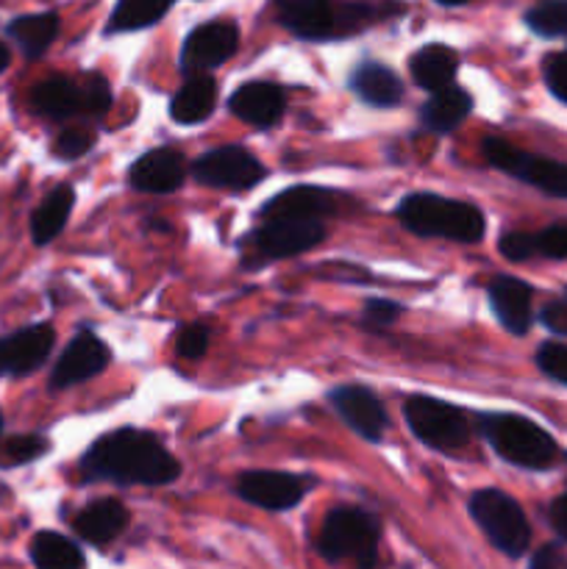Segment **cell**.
Masks as SVG:
<instances>
[{
    "mask_svg": "<svg viewBox=\"0 0 567 569\" xmlns=\"http://www.w3.org/2000/svg\"><path fill=\"white\" fill-rule=\"evenodd\" d=\"M231 111L242 122L256 128H270L284 114V92L276 83L248 81L231 94Z\"/></svg>",
    "mask_w": 567,
    "mask_h": 569,
    "instance_id": "cell-19",
    "label": "cell"
},
{
    "mask_svg": "<svg viewBox=\"0 0 567 569\" xmlns=\"http://www.w3.org/2000/svg\"><path fill=\"white\" fill-rule=\"evenodd\" d=\"M481 431L500 459L526 470H548L559 453L550 433L520 415H487Z\"/></svg>",
    "mask_w": 567,
    "mask_h": 569,
    "instance_id": "cell-3",
    "label": "cell"
},
{
    "mask_svg": "<svg viewBox=\"0 0 567 569\" xmlns=\"http://www.w3.org/2000/svg\"><path fill=\"white\" fill-rule=\"evenodd\" d=\"M528 569H567V561L561 559L554 548H543L537 556H534L531 567Z\"/></svg>",
    "mask_w": 567,
    "mask_h": 569,
    "instance_id": "cell-42",
    "label": "cell"
},
{
    "mask_svg": "<svg viewBox=\"0 0 567 569\" xmlns=\"http://www.w3.org/2000/svg\"><path fill=\"white\" fill-rule=\"evenodd\" d=\"M481 153L498 170L509 172V176L520 178V181L531 183V187L543 189V192L554 194V198H567V164H561V161L523 153L515 144L498 137L484 139Z\"/></svg>",
    "mask_w": 567,
    "mask_h": 569,
    "instance_id": "cell-7",
    "label": "cell"
},
{
    "mask_svg": "<svg viewBox=\"0 0 567 569\" xmlns=\"http://www.w3.org/2000/svg\"><path fill=\"white\" fill-rule=\"evenodd\" d=\"M6 67H9V48H6V44L0 42V72H3Z\"/></svg>",
    "mask_w": 567,
    "mask_h": 569,
    "instance_id": "cell-43",
    "label": "cell"
},
{
    "mask_svg": "<svg viewBox=\"0 0 567 569\" xmlns=\"http://www.w3.org/2000/svg\"><path fill=\"white\" fill-rule=\"evenodd\" d=\"M48 450V442L42 437H11L6 439L3 450V465L6 467H17V465H26V461H33L37 456H42Z\"/></svg>",
    "mask_w": 567,
    "mask_h": 569,
    "instance_id": "cell-32",
    "label": "cell"
},
{
    "mask_svg": "<svg viewBox=\"0 0 567 569\" xmlns=\"http://www.w3.org/2000/svg\"><path fill=\"white\" fill-rule=\"evenodd\" d=\"M31 561L37 569H83V553L78 545L53 531L33 537Z\"/></svg>",
    "mask_w": 567,
    "mask_h": 569,
    "instance_id": "cell-28",
    "label": "cell"
},
{
    "mask_svg": "<svg viewBox=\"0 0 567 569\" xmlns=\"http://www.w3.org/2000/svg\"><path fill=\"white\" fill-rule=\"evenodd\" d=\"M172 0H120L109 22V31H137L148 28L165 17Z\"/></svg>",
    "mask_w": 567,
    "mask_h": 569,
    "instance_id": "cell-29",
    "label": "cell"
},
{
    "mask_svg": "<svg viewBox=\"0 0 567 569\" xmlns=\"http://www.w3.org/2000/svg\"><path fill=\"white\" fill-rule=\"evenodd\" d=\"M398 220L417 237H442L467 244L478 242L487 231V220L476 206L431 192L406 194L398 206Z\"/></svg>",
    "mask_w": 567,
    "mask_h": 569,
    "instance_id": "cell-2",
    "label": "cell"
},
{
    "mask_svg": "<svg viewBox=\"0 0 567 569\" xmlns=\"http://www.w3.org/2000/svg\"><path fill=\"white\" fill-rule=\"evenodd\" d=\"M195 181L215 189H250L265 181L267 170L253 153H248L239 144L206 150L192 164Z\"/></svg>",
    "mask_w": 567,
    "mask_h": 569,
    "instance_id": "cell-8",
    "label": "cell"
},
{
    "mask_svg": "<svg viewBox=\"0 0 567 569\" xmlns=\"http://www.w3.org/2000/svg\"><path fill=\"white\" fill-rule=\"evenodd\" d=\"M543 322L556 333H567V303H554L543 311Z\"/></svg>",
    "mask_w": 567,
    "mask_h": 569,
    "instance_id": "cell-40",
    "label": "cell"
},
{
    "mask_svg": "<svg viewBox=\"0 0 567 569\" xmlns=\"http://www.w3.org/2000/svg\"><path fill=\"white\" fill-rule=\"evenodd\" d=\"M28 103L37 114L64 120V117L81 114V87L64 76H50L31 89Z\"/></svg>",
    "mask_w": 567,
    "mask_h": 569,
    "instance_id": "cell-20",
    "label": "cell"
},
{
    "mask_svg": "<svg viewBox=\"0 0 567 569\" xmlns=\"http://www.w3.org/2000/svg\"><path fill=\"white\" fill-rule=\"evenodd\" d=\"M537 253L548 259H567V226H550L545 231L534 233Z\"/></svg>",
    "mask_w": 567,
    "mask_h": 569,
    "instance_id": "cell-35",
    "label": "cell"
},
{
    "mask_svg": "<svg viewBox=\"0 0 567 569\" xmlns=\"http://www.w3.org/2000/svg\"><path fill=\"white\" fill-rule=\"evenodd\" d=\"M56 33H59V17L50 14V11L17 17L9 22V37L20 44L28 59H39L53 44Z\"/></svg>",
    "mask_w": 567,
    "mask_h": 569,
    "instance_id": "cell-27",
    "label": "cell"
},
{
    "mask_svg": "<svg viewBox=\"0 0 567 569\" xmlns=\"http://www.w3.org/2000/svg\"><path fill=\"white\" fill-rule=\"evenodd\" d=\"M72 203H76V192H72V187H67V183L56 187L53 192L37 206V211H33L31 217L33 242L37 244L53 242V239L61 233V228L67 226V217H70Z\"/></svg>",
    "mask_w": 567,
    "mask_h": 569,
    "instance_id": "cell-25",
    "label": "cell"
},
{
    "mask_svg": "<svg viewBox=\"0 0 567 569\" xmlns=\"http://www.w3.org/2000/svg\"><path fill=\"white\" fill-rule=\"evenodd\" d=\"M398 317H400L398 303H392V300H370V303L365 306V317H361V322H365L367 328H387L392 326Z\"/></svg>",
    "mask_w": 567,
    "mask_h": 569,
    "instance_id": "cell-38",
    "label": "cell"
},
{
    "mask_svg": "<svg viewBox=\"0 0 567 569\" xmlns=\"http://www.w3.org/2000/svg\"><path fill=\"white\" fill-rule=\"evenodd\" d=\"M239 44V31L233 22H203L187 37L181 50L183 72H203L220 67L233 56Z\"/></svg>",
    "mask_w": 567,
    "mask_h": 569,
    "instance_id": "cell-10",
    "label": "cell"
},
{
    "mask_svg": "<svg viewBox=\"0 0 567 569\" xmlns=\"http://www.w3.org/2000/svg\"><path fill=\"white\" fill-rule=\"evenodd\" d=\"M531 287L520 278L498 276L489 283V303H493L495 317L509 333H526L531 326Z\"/></svg>",
    "mask_w": 567,
    "mask_h": 569,
    "instance_id": "cell-18",
    "label": "cell"
},
{
    "mask_svg": "<svg viewBox=\"0 0 567 569\" xmlns=\"http://www.w3.org/2000/svg\"><path fill=\"white\" fill-rule=\"evenodd\" d=\"M331 406L342 417L345 426L354 428L359 437L370 439V442H381L384 431L389 428V417L376 392H370L367 387L348 383V387L334 389Z\"/></svg>",
    "mask_w": 567,
    "mask_h": 569,
    "instance_id": "cell-12",
    "label": "cell"
},
{
    "mask_svg": "<svg viewBox=\"0 0 567 569\" xmlns=\"http://www.w3.org/2000/svg\"><path fill=\"white\" fill-rule=\"evenodd\" d=\"M459 70V56L445 44H426L411 56V76L428 92H439V89L450 87Z\"/></svg>",
    "mask_w": 567,
    "mask_h": 569,
    "instance_id": "cell-23",
    "label": "cell"
},
{
    "mask_svg": "<svg viewBox=\"0 0 567 569\" xmlns=\"http://www.w3.org/2000/svg\"><path fill=\"white\" fill-rule=\"evenodd\" d=\"M317 550L328 561L350 559L359 569H372L378 561V522L361 509H334L322 522Z\"/></svg>",
    "mask_w": 567,
    "mask_h": 569,
    "instance_id": "cell-4",
    "label": "cell"
},
{
    "mask_svg": "<svg viewBox=\"0 0 567 569\" xmlns=\"http://www.w3.org/2000/svg\"><path fill=\"white\" fill-rule=\"evenodd\" d=\"M406 422L420 442L437 450H456L470 437L465 411L426 395H417L406 403Z\"/></svg>",
    "mask_w": 567,
    "mask_h": 569,
    "instance_id": "cell-6",
    "label": "cell"
},
{
    "mask_svg": "<svg viewBox=\"0 0 567 569\" xmlns=\"http://www.w3.org/2000/svg\"><path fill=\"white\" fill-rule=\"evenodd\" d=\"M56 342L48 322L20 328L17 333L0 339V376H28L44 365Z\"/></svg>",
    "mask_w": 567,
    "mask_h": 569,
    "instance_id": "cell-14",
    "label": "cell"
},
{
    "mask_svg": "<svg viewBox=\"0 0 567 569\" xmlns=\"http://www.w3.org/2000/svg\"><path fill=\"white\" fill-rule=\"evenodd\" d=\"M81 472L87 481L165 487L181 476V465L153 433L120 428L92 442L81 459Z\"/></svg>",
    "mask_w": 567,
    "mask_h": 569,
    "instance_id": "cell-1",
    "label": "cell"
},
{
    "mask_svg": "<svg viewBox=\"0 0 567 569\" xmlns=\"http://www.w3.org/2000/svg\"><path fill=\"white\" fill-rule=\"evenodd\" d=\"M550 526L561 539H567V495L556 498L554 506H550Z\"/></svg>",
    "mask_w": 567,
    "mask_h": 569,
    "instance_id": "cell-41",
    "label": "cell"
},
{
    "mask_svg": "<svg viewBox=\"0 0 567 569\" xmlns=\"http://www.w3.org/2000/svg\"><path fill=\"white\" fill-rule=\"evenodd\" d=\"M545 81H548L550 92L567 103V53L550 56L545 64Z\"/></svg>",
    "mask_w": 567,
    "mask_h": 569,
    "instance_id": "cell-39",
    "label": "cell"
},
{
    "mask_svg": "<svg viewBox=\"0 0 567 569\" xmlns=\"http://www.w3.org/2000/svg\"><path fill=\"white\" fill-rule=\"evenodd\" d=\"M337 209L334 192L320 187H292L278 192L276 198L261 206L259 217L265 222L270 220H320Z\"/></svg>",
    "mask_w": 567,
    "mask_h": 569,
    "instance_id": "cell-16",
    "label": "cell"
},
{
    "mask_svg": "<svg viewBox=\"0 0 567 569\" xmlns=\"http://www.w3.org/2000/svg\"><path fill=\"white\" fill-rule=\"evenodd\" d=\"M326 228L320 220H270L250 233V248L265 261L289 259L320 244Z\"/></svg>",
    "mask_w": 567,
    "mask_h": 569,
    "instance_id": "cell-9",
    "label": "cell"
},
{
    "mask_svg": "<svg viewBox=\"0 0 567 569\" xmlns=\"http://www.w3.org/2000/svg\"><path fill=\"white\" fill-rule=\"evenodd\" d=\"M183 178H187V161H183V156L172 148H159L139 156V159L133 161L131 172H128L131 187L150 194L176 192L183 183Z\"/></svg>",
    "mask_w": 567,
    "mask_h": 569,
    "instance_id": "cell-15",
    "label": "cell"
},
{
    "mask_svg": "<svg viewBox=\"0 0 567 569\" xmlns=\"http://www.w3.org/2000/svg\"><path fill=\"white\" fill-rule=\"evenodd\" d=\"M500 253L506 256L509 261H526L531 256H537V242H534V233H506L500 239Z\"/></svg>",
    "mask_w": 567,
    "mask_h": 569,
    "instance_id": "cell-37",
    "label": "cell"
},
{
    "mask_svg": "<svg viewBox=\"0 0 567 569\" xmlns=\"http://www.w3.org/2000/svg\"><path fill=\"white\" fill-rule=\"evenodd\" d=\"M237 492L250 506H259V509L267 511H284L300 503V498L306 492V483L304 478L289 476V472L250 470L239 476Z\"/></svg>",
    "mask_w": 567,
    "mask_h": 569,
    "instance_id": "cell-11",
    "label": "cell"
},
{
    "mask_svg": "<svg viewBox=\"0 0 567 569\" xmlns=\"http://www.w3.org/2000/svg\"><path fill=\"white\" fill-rule=\"evenodd\" d=\"M128 522V511L117 500H94L76 517L78 537L92 545H106L120 537Z\"/></svg>",
    "mask_w": 567,
    "mask_h": 569,
    "instance_id": "cell-22",
    "label": "cell"
},
{
    "mask_svg": "<svg viewBox=\"0 0 567 569\" xmlns=\"http://www.w3.org/2000/svg\"><path fill=\"white\" fill-rule=\"evenodd\" d=\"M106 365H109V348L92 331H81L67 345L61 359L56 361L53 372H50V389L59 392V389H70L76 383L89 381Z\"/></svg>",
    "mask_w": 567,
    "mask_h": 569,
    "instance_id": "cell-13",
    "label": "cell"
},
{
    "mask_svg": "<svg viewBox=\"0 0 567 569\" xmlns=\"http://www.w3.org/2000/svg\"><path fill=\"white\" fill-rule=\"evenodd\" d=\"M470 94L459 87H445L439 92H434L428 98V103L422 106V126L431 128V131L448 133L470 114Z\"/></svg>",
    "mask_w": 567,
    "mask_h": 569,
    "instance_id": "cell-26",
    "label": "cell"
},
{
    "mask_svg": "<svg viewBox=\"0 0 567 569\" xmlns=\"http://www.w3.org/2000/svg\"><path fill=\"white\" fill-rule=\"evenodd\" d=\"M537 365L548 378H554V381L559 383H567V345H556V342L543 345L537 353Z\"/></svg>",
    "mask_w": 567,
    "mask_h": 569,
    "instance_id": "cell-34",
    "label": "cell"
},
{
    "mask_svg": "<svg viewBox=\"0 0 567 569\" xmlns=\"http://www.w3.org/2000/svg\"><path fill=\"white\" fill-rule=\"evenodd\" d=\"M437 3H442V6H459V3H465V0H437Z\"/></svg>",
    "mask_w": 567,
    "mask_h": 569,
    "instance_id": "cell-44",
    "label": "cell"
},
{
    "mask_svg": "<svg viewBox=\"0 0 567 569\" xmlns=\"http://www.w3.org/2000/svg\"><path fill=\"white\" fill-rule=\"evenodd\" d=\"M350 87L365 103L381 106V109L400 103V98H404L400 78L378 61H365L361 67H356V72L350 76Z\"/></svg>",
    "mask_w": 567,
    "mask_h": 569,
    "instance_id": "cell-21",
    "label": "cell"
},
{
    "mask_svg": "<svg viewBox=\"0 0 567 569\" xmlns=\"http://www.w3.org/2000/svg\"><path fill=\"white\" fill-rule=\"evenodd\" d=\"M215 103L217 83L209 76H192L172 98L170 117L181 126H195V122H203L215 111Z\"/></svg>",
    "mask_w": 567,
    "mask_h": 569,
    "instance_id": "cell-24",
    "label": "cell"
},
{
    "mask_svg": "<svg viewBox=\"0 0 567 569\" xmlns=\"http://www.w3.org/2000/svg\"><path fill=\"white\" fill-rule=\"evenodd\" d=\"M178 356L183 359H200L209 348V331L203 326H187L181 333H178Z\"/></svg>",
    "mask_w": 567,
    "mask_h": 569,
    "instance_id": "cell-36",
    "label": "cell"
},
{
    "mask_svg": "<svg viewBox=\"0 0 567 569\" xmlns=\"http://www.w3.org/2000/svg\"><path fill=\"white\" fill-rule=\"evenodd\" d=\"M276 14L295 37H337V6L331 0H272Z\"/></svg>",
    "mask_w": 567,
    "mask_h": 569,
    "instance_id": "cell-17",
    "label": "cell"
},
{
    "mask_svg": "<svg viewBox=\"0 0 567 569\" xmlns=\"http://www.w3.org/2000/svg\"><path fill=\"white\" fill-rule=\"evenodd\" d=\"M94 144V133L87 131V128H64L56 139L53 150L59 159H78L83 156L87 150H92Z\"/></svg>",
    "mask_w": 567,
    "mask_h": 569,
    "instance_id": "cell-33",
    "label": "cell"
},
{
    "mask_svg": "<svg viewBox=\"0 0 567 569\" xmlns=\"http://www.w3.org/2000/svg\"><path fill=\"white\" fill-rule=\"evenodd\" d=\"M470 515L500 553L517 559L528 550L531 528H528L523 509L509 495L498 492V489H481V492L472 495Z\"/></svg>",
    "mask_w": 567,
    "mask_h": 569,
    "instance_id": "cell-5",
    "label": "cell"
},
{
    "mask_svg": "<svg viewBox=\"0 0 567 569\" xmlns=\"http://www.w3.org/2000/svg\"><path fill=\"white\" fill-rule=\"evenodd\" d=\"M526 20L543 37H561L567 33V0H545L528 11Z\"/></svg>",
    "mask_w": 567,
    "mask_h": 569,
    "instance_id": "cell-30",
    "label": "cell"
},
{
    "mask_svg": "<svg viewBox=\"0 0 567 569\" xmlns=\"http://www.w3.org/2000/svg\"><path fill=\"white\" fill-rule=\"evenodd\" d=\"M0 433H3V415H0Z\"/></svg>",
    "mask_w": 567,
    "mask_h": 569,
    "instance_id": "cell-45",
    "label": "cell"
},
{
    "mask_svg": "<svg viewBox=\"0 0 567 569\" xmlns=\"http://www.w3.org/2000/svg\"><path fill=\"white\" fill-rule=\"evenodd\" d=\"M81 87V111L83 114H103L111 106V89L109 81L98 72H89L83 76V81L78 83Z\"/></svg>",
    "mask_w": 567,
    "mask_h": 569,
    "instance_id": "cell-31",
    "label": "cell"
}]
</instances>
